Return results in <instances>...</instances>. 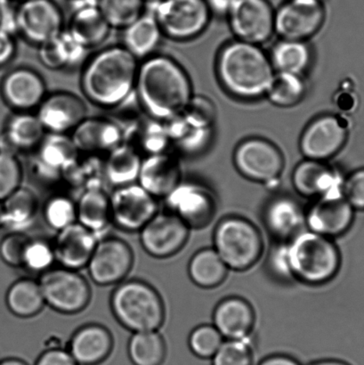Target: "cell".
Returning <instances> with one entry per match:
<instances>
[{"instance_id":"cell-21","label":"cell","mask_w":364,"mask_h":365,"mask_svg":"<svg viewBox=\"0 0 364 365\" xmlns=\"http://www.w3.org/2000/svg\"><path fill=\"white\" fill-rule=\"evenodd\" d=\"M1 93L11 108L24 113L37 110L48 95L44 78L28 67L10 71L3 78Z\"/></svg>"},{"instance_id":"cell-7","label":"cell","mask_w":364,"mask_h":365,"mask_svg":"<svg viewBox=\"0 0 364 365\" xmlns=\"http://www.w3.org/2000/svg\"><path fill=\"white\" fill-rule=\"evenodd\" d=\"M46 305L64 314L80 313L91 299L88 282L78 271L59 267L41 274L38 280Z\"/></svg>"},{"instance_id":"cell-38","label":"cell","mask_w":364,"mask_h":365,"mask_svg":"<svg viewBox=\"0 0 364 365\" xmlns=\"http://www.w3.org/2000/svg\"><path fill=\"white\" fill-rule=\"evenodd\" d=\"M171 144L180 151L187 155L201 153L212 139V128L192 126L185 119L183 113L177 114L164 121Z\"/></svg>"},{"instance_id":"cell-56","label":"cell","mask_w":364,"mask_h":365,"mask_svg":"<svg viewBox=\"0 0 364 365\" xmlns=\"http://www.w3.org/2000/svg\"><path fill=\"white\" fill-rule=\"evenodd\" d=\"M308 365H350V364L344 362V361L328 359V360L316 361V362H313Z\"/></svg>"},{"instance_id":"cell-40","label":"cell","mask_w":364,"mask_h":365,"mask_svg":"<svg viewBox=\"0 0 364 365\" xmlns=\"http://www.w3.org/2000/svg\"><path fill=\"white\" fill-rule=\"evenodd\" d=\"M131 128L130 133L124 135V140L130 135L135 141L132 145L146 155L165 153L171 144L164 121L148 117L146 120H138Z\"/></svg>"},{"instance_id":"cell-20","label":"cell","mask_w":364,"mask_h":365,"mask_svg":"<svg viewBox=\"0 0 364 365\" xmlns=\"http://www.w3.org/2000/svg\"><path fill=\"white\" fill-rule=\"evenodd\" d=\"M88 109L80 96L67 91L46 95L36 115L46 133L69 134L87 118Z\"/></svg>"},{"instance_id":"cell-48","label":"cell","mask_w":364,"mask_h":365,"mask_svg":"<svg viewBox=\"0 0 364 365\" xmlns=\"http://www.w3.org/2000/svg\"><path fill=\"white\" fill-rule=\"evenodd\" d=\"M23 168L16 156L0 153V202L21 187Z\"/></svg>"},{"instance_id":"cell-19","label":"cell","mask_w":364,"mask_h":365,"mask_svg":"<svg viewBox=\"0 0 364 365\" xmlns=\"http://www.w3.org/2000/svg\"><path fill=\"white\" fill-rule=\"evenodd\" d=\"M348 135L347 125L340 117L324 115L308 125L299 146L306 159L326 162L344 148Z\"/></svg>"},{"instance_id":"cell-23","label":"cell","mask_w":364,"mask_h":365,"mask_svg":"<svg viewBox=\"0 0 364 365\" xmlns=\"http://www.w3.org/2000/svg\"><path fill=\"white\" fill-rule=\"evenodd\" d=\"M75 148L81 155H106L124 142L120 124L107 118H85L71 133Z\"/></svg>"},{"instance_id":"cell-8","label":"cell","mask_w":364,"mask_h":365,"mask_svg":"<svg viewBox=\"0 0 364 365\" xmlns=\"http://www.w3.org/2000/svg\"><path fill=\"white\" fill-rule=\"evenodd\" d=\"M153 5L152 14L163 36L175 41H187L202 34L212 14L205 0H160Z\"/></svg>"},{"instance_id":"cell-1","label":"cell","mask_w":364,"mask_h":365,"mask_svg":"<svg viewBox=\"0 0 364 365\" xmlns=\"http://www.w3.org/2000/svg\"><path fill=\"white\" fill-rule=\"evenodd\" d=\"M192 92L187 71L171 57L155 53L139 63L135 96L148 117L165 121L181 113Z\"/></svg>"},{"instance_id":"cell-36","label":"cell","mask_w":364,"mask_h":365,"mask_svg":"<svg viewBox=\"0 0 364 365\" xmlns=\"http://www.w3.org/2000/svg\"><path fill=\"white\" fill-rule=\"evenodd\" d=\"M228 267L213 248L198 250L188 264L191 281L202 289H215L227 277Z\"/></svg>"},{"instance_id":"cell-17","label":"cell","mask_w":364,"mask_h":365,"mask_svg":"<svg viewBox=\"0 0 364 365\" xmlns=\"http://www.w3.org/2000/svg\"><path fill=\"white\" fill-rule=\"evenodd\" d=\"M355 211L342 192L321 196L306 209V227L328 238L340 237L354 223Z\"/></svg>"},{"instance_id":"cell-61","label":"cell","mask_w":364,"mask_h":365,"mask_svg":"<svg viewBox=\"0 0 364 365\" xmlns=\"http://www.w3.org/2000/svg\"><path fill=\"white\" fill-rule=\"evenodd\" d=\"M73 1H77V0H73Z\"/></svg>"},{"instance_id":"cell-58","label":"cell","mask_w":364,"mask_h":365,"mask_svg":"<svg viewBox=\"0 0 364 365\" xmlns=\"http://www.w3.org/2000/svg\"><path fill=\"white\" fill-rule=\"evenodd\" d=\"M3 203L0 202V227H2Z\"/></svg>"},{"instance_id":"cell-63","label":"cell","mask_w":364,"mask_h":365,"mask_svg":"<svg viewBox=\"0 0 364 365\" xmlns=\"http://www.w3.org/2000/svg\"></svg>"},{"instance_id":"cell-25","label":"cell","mask_w":364,"mask_h":365,"mask_svg":"<svg viewBox=\"0 0 364 365\" xmlns=\"http://www.w3.org/2000/svg\"><path fill=\"white\" fill-rule=\"evenodd\" d=\"M181 182V165L176 156L165 152L142 159L137 184L157 200L165 199Z\"/></svg>"},{"instance_id":"cell-47","label":"cell","mask_w":364,"mask_h":365,"mask_svg":"<svg viewBox=\"0 0 364 365\" xmlns=\"http://www.w3.org/2000/svg\"><path fill=\"white\" fill-rule=\"evenodd\" d=\"M56 262L53 243L44 239H31L25 250L23 267L31 273L41 274Z\"/></svg>"},{"instance_id":"cell-27","label":"cell","mask_w":364,"mask_h":365,"mask_svg":"<svg viewBox=\"0 0 364 365\" xmlns=\"http://www.w3.org/2000/svg\"><path fill=\"white\" fill-rule=\"evenodd\" d=\"M213 325L224 339H249L256 324L251 304L238 296L227 297L213 312Z\"/></svg>"},{"instance_id":"cell-42","label":"cell","mask_w":364,"mask_h":365,"mask_svg":"<svg viewBox=\"0 0 364 365\" xmlns=\"http://www.w3.org/2000/svg\"><path fill=\"white\" fill-rule=\"evenodd\" d=\"M306 88L301 75L278 73L274 75L266 96L273 105L281 108L294 106L304 98Z\"/></svg>"},{"instance_id":"cell-44","label":"cell","mask_w":364,"mask_h":365,"mask_svg":"<svg viewBox=\"0 0 364 365\" xmlns=\"http://www.w3.org/2000/svg\"><path fill=\"white\" fill-rule=\"evenodd\" d=\"M43 216L49 227L62 230L77 222L76 202L66 195H53L46 200Z\"/></svg>"},{"instance_id":"cell-14","label":"cell","mask_w":364,"mask_h":365,"mask_svg":"<svg viewBox=\"0 0 364 365\" xmlns=\"http://www.w3.org/2000/svg\"><path fill=\"white\" fill-rule=\"evenodd\" d=\"M190 230L177 215L169 210H159L141 229V245L155 259H169L187 245Z\"/></svg>"},{"instance_id":"cell-4","label":"cell","mask_w":364,"mask_h":365,"mask_svg":"<svg viewBox=\"0 0 364 365\" xmlns=\"http://www.w3.org/2000/svg\"><path fill=\"white\" fill-rule=\"evenodd\" d=\"M291 281L309 286L328 284L336 277L341 255L333 239L306 229L285 242Z\"/></svg>"},{"instance_id":"cell-18","label":"cell","mask_w":364,"mask_h":365,"mask_svg":"<svg viewBox=\"0 0 364 365\" xmlns=\"http://www.w3.org/2000/svg\"><path fill=\"white\" fill-rule=\"evenodd\" d=\"M35 151L31 173L44 184L62 180L64 171L80 155L71 135L66 134L48 133Z\"/></svg>"},{"instance_id":"cell-30","label":"cell","mask_w":364,"mask_h":365,"mask_svg":"<svg viewBox=\"0 0 364 365\" xmlns=\"http://www.w3.org/2000/svg\"><path fill=\"white\" fill-rule=\"evenodd\" d=\"M38 60L51 71L76 69L87 60V48L64 30L55 38L38 46Z\"/></svg>"},{"instance_id":"cell-16","label":"cell","mask_w":364,"mask_h":365,"mask_svg":"<svg viewBox=\"0 0 364 365\" xmlns=\"http://www.w3.org/2000/svg\"><path fill=\"white\" fill-rule=\"evenodd\" d=\"M324 19L322 1L288 0L276 12L274 31L284 39L304 41L320 30Z\"/></svg>"},{"instance_id":"cell-46","label":"cell","mask_w":364,"mask_h":365,"mask_svg":"<svg viewBox=\"0 0 364 365\" xmlns=\"http://www.w3.org/2000/svg\"><path fill=\"white\" fill-rule=\"evenodd\" d=\"M212 359V365H253L251 339H224Z\"/></svg>"},{"instance_id":"cell-3","label":"cell","mask_w":364,"mask_h":365,"mask_svg":"<svg viewBox=\"0 0 364 365\" xmlns=\"http://www.w3.org/2000/svg\"><path fill=\"white\" fill-rule=\"evenodd\" d=\"M274 69L269 56L258 45L241 41L229 43L221 50L217 74L230 94L244 99L265 96Z\"/></svg>"},{"instance_id":"cell-41","label":"cell","mask_w":364,"mask_h":365,"mask_svg":"<svg viewBox=\"0 0 364 365\" xmlns=\"http://www.w3.org/2000/svg\"><path fill=\"white\" fill-rule=\"evenodd\" d=\"M270 60L278 73L301 75L311 62V51L304 41L284 39L274 46Z\"/></svg>"},{"instance_id":"cell-54","label":"cell","mask_w":364,"mask_h":365,"mask_svg":"<svg viewBox=\"0 0 364 365\" xmlns=\"http://www.w3.org/2000/svg\"><path fill=\"white\" fill-rule=\"evenodd\" d=\"M236 1L237 0H205L210 12L227 16Z\"/></svg>"},{"instance_id":"cell-29","label":"cell","mask_w":364,"mask_h":365,"mask_svg":"<svg viewBox=\"0 0 364 365\" xmlns=\"http://www.w3.org/2000/svg\"><path fill=\"white\" fill-rule=\"evenodd\" d=\"M113 348V339L108 329L90 324L74 332L68 351L78 365H98L108 359Z\"/></svg>"},{"instance_id":"cell-5","label":"cell","mask_w":364,"mask_h":365,"mask_svg":"<svg viewBox=\"0 0 364 365\" xmlns=\"http://www.w3.org/2000/svg\"><path fill=\"white\" fill-rule=\"evenodd\" d=\"M113 316L132 332L159 331L166 318L162 296L145 281L121 282L110 297Z\"/></svg>"},{"instance_id":"cell-12","label":"cell","mask_w":364,"mask_h":365,"mask_svg":"<svg viewBox=\"0 0 364 365\" xmlns=\"http://www.w3.org/2000/svg\"><path fill=\"white\" fill-rule=\"evenodd\" d=\"M134 254L123 239L105 236L98 240L87 268L95 284L110 286L120 284L130 273Z\"/></svg>"},{"instance_id":"cell-60","label":"cell","mask_w":364,"mask_h":365,"mask_svg":"<svg viewBox=\"0 0 364 365\" xmlns=\"http://www.w3.org/2000/svg\"><path fill=\"white\" fill-rule=\"evenodd\" d=\"M316 1H322L323 2V0H316Z\"/></svg>"},{"instance_id":"cell-52","label":"cell","mask_w":364,"mask_h":365,"mask_svg":"<svg viewBox=\"0 0 364 365\" xmlns=\"http://www.w3.org/2000/svg\"><path fill=\"white\" fill-rule=\"evenodd\" d=\"M35 365H78L68 350L50 349L43 352Z\"/></svg>"},{"instance_id":"cell-34","label":"cell","mask_w":364,"mask_h":365,"mask_svg":"<svg viewBox=\"0 0 364 365\" xmlns=\"http://www.w3.org/2000/svg\"><path fill=\"white\" fill-rule=\"evenodd\" d=\"M2 134L19 155L35 151L46 132L36 113L16 112L7 120Z\"/></svg>"},{"instance_id":"cell-10","label":"cell","mask_w":364,"mask_h":365,"mask_svg":"<svg viewBox=\"0 0 364 365\" xmlns=\"http://www.w3.org/2000/svg\"><path fill=\"white\" fill-rule=\"evenodd\" d=\"M164 200L167 210L177 215L190 229L205 228L216 217L215 193L198 182L182 181Z\"/></svg>"},{"instance_id":"cell-51","label":"cell","mask_w":364,"mask_h":365,"mask_svg":"<svg viewBox=\"0 0 364 365\" xmlns=\"http://www.w3.org/2000/svg\"><path fill=\"white\" fill-rule=\"evenodd\" d=\"M343 195L355 210L364 211V168L345 178Z\"/></svg>"},{"instance_id":"cell-31","label":"cell","mask_w":364,"mask_h":365,"mask_svg":"<svg viewBox=\"0 0 364 365\" xmlns=\"http://www.w3.org/2000/svg\"><path fill=\"white\" fill-rule=\"evenodd\" d=\"M77 222L91 231L98 240L105 237L112 225L110 195L101 185L83 190L76 202Z\"/></svg>"},{"instance_id":"cell-2","label":"cell","mask_w":364,"mask_h":365,"mask_svg":"<svg viewBox=\"0 0 364 365\" xmlns=\"http://www.w3.org/2000/svg\"><path fill=\"white\" fill-rule=\"evenodd\" d=\"M139 63L123 45L100 50L83 64L81 91L95 106L116 109L134 95Z\"/></svg>"},{"instance_id":"cell-28","label":"cell","mask_w":364,"mask_h":365,"mask_svg":"<svg viewBox=\"0 0 364 365\" xmlns=\"http://www.w3.org/2000/svg\"><path fill=\"white\" fill-rule=\"evenodd\" d=\"M68 31L84 48H96L106 41L112 28L98 6V0H77Z\"/></svg>"},{"instance_id":"cell-59","label":"cell","mask_w":364,"mask_h":365,"mask_svg":"<svg viewBox=\"0 0 364 365\" xmlns=\"http://www.w3.org/2000/svg\"><path fill=\"white\" fill-rule=\"evenodd\" d=\"M145 2H151L152 4H156L160 1V0H145Z\"/></svg>"},{"instance_id":"cell-22","label":"cell","mask_w":364,"mask_h":365,"mask_svg":"<svg viewBox=\"0 0 364 365\" xmlns=\"http://www.w3.org/2000/svg\"><path fill=\"white\" fill-rule=\"evenodd\" d=\"M262 222L276 242H288L306 227V209L293 197H272L262 210Z\"/></svg>"},{"instance_id":"cell-53","label":"cell","mask_w":364,"mask_h":365,"mask_svg":"<svg viewBox=\"0 0 364 365\" xmlns=\"http://www.w3.org/2000/svg\"><path fill=\"white\" fill-rule=\"evenodd\" d=\"M16 51L17 46L14 34L0 29V68L12 62Z\"/></svg>"},{"instance_id":"cell-6","label":"cell","mask_w":364,"mask_h":365,"mask_svg":"<svg viewBox=\"0 0 364 365\" xmlns=\"http://www.w3.org/2000/svg\"><path fill=\"white\" fill-rule=\"evenodd\" d=\"M213 249L228 269L245 272L261 259L265 242L261 232L252 221L241 216H228L216 225Z\"/></svg>"},{"instance_id":"cell-39","label":"cell","mask_w":364,"mask_h":365,"mask_svg":"<svg viewBox=\"0 0 364 365\" xmlns=\"http://www.w3.org/2000/svg\"><path fill=\"white\" fill-rule=\"evenodd\" d=\"M165 341L158 331L134 332L128 355L134 365H162L166 359Z\"/></svg>"},{"instance_id":"cell-33","label":"cell","mask_w":364,"mask_h":365,"mask_svg":"<svg viewBox=\"0 0 364 365\" xmlns=\"http://www.w3.org/2000/svg\"><path fill=\"white\" fill-rule=\"evenodd\" d=\"M162 37V31L152 12H145L130 26L124 29L121 45L141 62L155 55Z\"/></svg>"},{"instance_id":"cell-32","label":"cell","mask_w":364,"mask_h":365,"mask_svg":"<svg viewBox=\"0 0 364 365\" xmlns=\"http://www.w3.org/2000/svg\"><path fill=\"white\" fill-rule=\"evenodd\" d=\"M142 153L130 143L123 142L103 159V178L114 188L137 182Z\"/></svg>"},{"instance_id":"cell-45","label":"cell","mask_w":364,"mask_h":365,"mask_svg":"<svg viewBox=\"0 0 364 365\" xmlns=\"http://www.w3.org/2000/svg\"><path fill=\"white\" fill-rule=\"evenodd\" d=\"M224 341L223 336L213 324L199 325L188 338L192 353L201 359H212Z\"/></svg>"},{"instance_id":"cell-15","label":"cell","mask_w":364,"mask_h":365,"mask_svg":"<svg viewBox=\"0 0 364 365\" xmlns=\"http://www.w3.org/2000/svg\"><path fill=\"white\" fill-rule=\"evenodd\" d=\"M228 17L238 41L259 46L274 34L276 12L269 0H237Z\"/></svg>"},{"instance_id":"cell-11","label":"cell","mask_w":364,"mask_h":365,"mask_svg":"<svg viewBox=\"0 0 364 365\" xmlns=\"http://www.w3.org/2000/svg\"><path fill=\"white\" fill-rule=\"evenodd\" d=\"M110 209L112 223L125 232H140L159 211L155 197L137 182L114 188Z\"/></svg>"},{"instance_id":"cell-35","label":"cell","mask_w":364,"mask_h":365,"mask_svg":"<svg viewBox=\"0 0 364 365\" xmlns=\"http://www.w3.org/2000/svg\"><path fill=\"white\" fill-rule=\"evenodd\" d=\"M2 203V227L10 232H24L34 224L38 200L31 190L21 186Z\"/></svg>"},{"instance_id":"cell-37","label":"cell","mask_w":364,"mask_h":365,"mask_svg":"<svg viewBox=\"0 0 364 365\" xmlns=\"http://www.w3.org/2000/svg\"><path fill=\"white\" fill-rule=\"evenodd\" d=\"M10 312L20 318L37 316L46 305L38 282L31 278H21L10 286L6 296Z\"/></svg>"},{"instance_id":"cell-50","label":"cell","mask_w":364,"mask_h":365,"mask_svg":"<svg viewBox=\"0 0 364 365\" xmlns=\"http://www.w3.org/2000/svg\"><path fill=\"white\" fill-rule=\"evenodd\" d=\"M24 232H9L0 242V257L7 266L23 267L25 250L30 242Z\"/></svg>"},{"instance_id":"cell-24","label":"cell","mask_w":364,"mask_h":365,"mask_svg":"<svg viewBox=\"0 0 364 365\" xmlns=\"http://www.w3.org/2000/svg\"><path fill=\"white\" fill-rule=\"evenodd\" d=\"M98 238L83 225L75 222L57 232L53 242L56 261L60 267L73 270L87 267Z\"/></svg>"},{"instance_id":"cell-62","label":"cell","mask_w":364,"mask_h":365,"mask_svg":"<svg viewBox=\"0 0 364 365\" xmlns=\"http://www.w3.org/2000/svg\"><path fill=\"white\" fill-rule=\"evenodd\" d=\"M0 361H1V360H0Z\"/></svg>"},{"instance_id":"cell-43","label":"cell","mask_w":364,"mask_h":365,"mask_svg":"<svg viewBox=\"0 0 364 365\" xmlns=\"http://www.w3.org/2000/svg\"><path fill=\"white\" fill-rule=\"evenodd\" d=\"M145 0H98V6L110 28L124 30L145 13Z\"/></svg>"},{"instance_id":"cell-9","label":"cell","mask_w":364,"mask_h":365,"mask_svg":"<svg viewBox=\"0 0 364 365\" xmlns=\"http://www.w3.org/2000/svg\"><path fill=\"white\" fill-rule=\"evenodd\" d=\"M62 10L53 0H21L16 9V31L31 44L41 46L62 34Z\"/></svg>"},{"instance_id":"cell-49","label":"cell","mask_w":364,"mask_h":365,"mask_svg":"<svg viewBox=\"0 0 364 365\" xmlns=\"http://www.w3.org/2000/svg\"><path fill=\"white\" fill-rule=\"evenodd\" d=\"M182 113L189 123L198 128H212L216 120L215 106L202 96H192Z\"/></svg>"},{"instance_id":"cell-55","label":"cell","mask_w":364,"mask_h":365,"mask_svg":"<svg viewBox=\"0 0 364 365\" xmlns=\"http://www.w3.org/2000/svg\"><path fill=\"white\" fill-rule=\"evenodd\" d=\"M259 365H301L298 362L297 360L290 356L281 355V354H277V355H273L266 357L263 359Z\"/></svg>"},{"instance_id":"cell-13","label":"cell","mask_w":364,"mask_h":365,"mask_svg":"<svg viewBox=\"0 0 364 365\" xmlns=\"http://www.w3.org/2000/svg\"><path fill=\"white\" fill-rule=\"evenodd\" d=\"M234 164L242 176L249 180L271 184L280 178L284 160L279 149L261 138H251L238 145Z\"/></svg>"},{"instance_id":"cell-26","label":"cell","mask_w":364,"mask_h":365,"mask_svg":"<svg viewBox=\"0 0 364 365\" xmlns=\"http://www.w3.org/2000/svg\"><path fill=\"white\" fill-rule=\"evenodd\" d=\"M345 178L324 162L306 159L296 167L292 184L299 195L308 199L343 193Z\"/></svg>"},{"instance_id":"cell-57","label":"cell","mask_w":364,"mask_h":365,"mask_svg":"<svg viewBox=\"0 0 364 365\" xmlns=\"http://www.w3.org/2000/svg\"><path fill=\"white\" fill-rule=\"evenodd\" d=\"M0 365H28L24 360L19 359H6L0 361Z\"/></svg>"}]
</instances>
